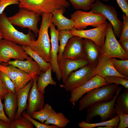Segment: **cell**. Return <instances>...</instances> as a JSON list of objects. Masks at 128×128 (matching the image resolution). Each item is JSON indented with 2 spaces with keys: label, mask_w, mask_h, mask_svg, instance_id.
<instances>
[{
  "label": "cell",
  "mask_w": 128,
  "mask_h": 128,
  "mask_svg": "<svg viewBox=\"0 0 128 128\" xmlns=\"http://www.w3.org/2000/svg\"><path fill=\"white\" fill-rule=\"evenodd\" d=\"M74 36L70 32L69 30H63L59 32V41L60 45L57 55L58 60L63 57V52L68 41Z\"/></svg>",
  "instance_id": "4dcf8cb0"
},
{
  "label": "cell",
  "mask_w": 128,
  "mask_h": 128,
  "mask_svg": "<svg viewBox=\"0 0 128 128\" xmlns=\"http://www.w3.org/2000/svg\"><path fill=\"white\" fill-rule=\"evenodd\" d=\"M3 38L1 32H0V40Z\"/></svg>",
  "instance_id": "7dc6e473"
},
{
  "label": "cell",
  "mask_w": 128,
  "mask_h": 128,
  "mask_svg": "<svg viewBox=\"0 0 128 128\" xmlns=\"http://www.w3.org/2000/svg\"><path fill=\"white\" fill-rule=\"evenodd\" d=\"M84 52L89 64L96 67L101 56V47L90 39H84Z\"/></svg>",
  "instance_id": "ffe728a7"
},
{
  "label": "cell",
  "mask_w": 128,
  "mask_h": 128,
  "mask_svg": "<svg viewBox=\"0 0 128 128\" xmlns=\"http://www.w3.org/2000/svg\"><path fill=\"white\" fill-rule=\"evenodd\" d=\"M91 9L93 13L101 14L108 19L112 25L115 36L119 38L123 22L119 19L117 11L114 7L104 4L100 0H96L92 4Z\"/></svg>",
  "instance_id": "30bf717a"
},
{
  "label": "cell",
  "mask_w": 128,
  "mask_h": 128,
  "mask_svg": "<svg viewBox=\"0 0 128 128\" xmlns=\"http://www.w3.org/2000/svg\"><path fill=\"white\" fill-rule=\"evenodd\" d=\"M63 57L73 60L86 58L83 38L76 36L70 38L65 47Z\"/></svg>",
  "instance_id": "9a60e30c"
},
{
  "label": "cell",
  "mask_w": 128,
  "mask_h": 128,
  "mask_svg": "<svg viewBox=\"0 0 128 128\" xmlns=\"http://www.w3.org/2000/svg\"><path fill=\"white\" fill-rule=\"evenodd\" d=\"M42 20L38 32V37L37 40L33 41L29 46L45 61L50 63L51 60V46L48 29L52 23V14H42Z\"/></svg>",
  "instance_id": "6da1fadb"
},
{
  "label": "cell",
  "mask_w": 128,
  "mask_h": 128,
  "mask_svg": "<svg viewBox=\"0 0 128 128\" xmlns=\"http://www.w3.org/2000/svg\"><path fill=\"white\" fill-rule=\"evenodd\" d=\"M58 64L62 82L64 84L71 72L89 64V63L86 58L73 60L63 57L58 60Z\"/></svg>",
  "instance_id": "ac0fdd59"
},
{
  "label": "cell",
  "mask_w": 128,
  "mask_h": 128,
  "mask_svg": "<svg viewBox=\"0 0 128 128\" xmlns=\"http://www.w3.org/2000/svg\"><path fill=\"white\" fill-rule=\"evenodd\" d=\"M97 128H113V127L111 126H105L104 127H97Z\"/></svg>",
  "instance_id": "bcb514c9"
},
{
  "label": "cell",
  "mask_w": 128,
  "mask_h": 128,
  "mask_svg": "<svg viewBox=\"0 0 128 128\" xmlns=\"http://www.w3.org/2000/svg\"><path fill=\"white\" fill-rule=\"evenodd\" d=\"M65 10H56L52 13V23L57 27L59 32L63 30H70L73 28L74 21L65 17L63 15Z\"/></svg>",
  "instance_id": "603a6c76"
},
{
  "label": "cell",
  "mask_w": 128,
  "mask_h": 128,
  "mask_svg": "<svg viewBox=\"0 0 128 128\" xmlns=\"http://www.w3.org/2000/svg\"><path fill=\"white\" fill-rule=\"evenodd\" d=\"M119 118L118 128H127L128 127V114H123L115 112Z\"/></svg>",
  "instance_id": "f35d334b"
},
{
  "label": "cell",
  "mask_w": 128,
  "mask_h": 128,
  "mask_svg": "<svg viewBox=\"0 0 128 128\" xmlns=\"http://www.w3.org/2000/svg\"><path fill=\"white\" fill-rule=\"evenodd\" d=\"M10 123L0 119V128H9Z\"/></svg>",
  "instance_id": "f6af8a7d"
},
{
  "label": "cell",
  "mask_w": 128,
  "mask_h": 128,
  "mask_svg": "<svg viewBox=\"0 0 128 128\" xmlns=\"http://www.w3.org/2000/svg\"><path fill=\"white\" fill-rule=\"evenodd\" d=\"M4 99V107L6 113L11 121L15 119L18 107L16 94L9 92Z\"/></svg>",
  "instance_id": "cb8c5ba5"
},
{
  "label": "cell",
  "mask_w": 128,
  "mask_h": 128,
  "mask_svg": "<svg viewBox=\"0 0 128 128\" xmlns=\"http://www.w3.org/2000/svg\"><path fill=\"white\" fill-rule=\"evenodd\" d=\"M96 67L89 64L72 72L65 84L60 86L69 91L82 85L97 75Z\"/></svg>",
  "instance_id": "ba28073f"
},
{
  "label": "cell",
  "mask_w": 128,
  "mask_h": 128,
  "mask_svg": "<svg viewBox=\"0 0 128 128\" xmlns=\"http://www.w3.org/2000/svg\"><path fill=\"white\" fill-rule=\"evenodd\" d=\"M70 121L62 112L56 113L54 110L44 123L47 125H55L59 128H65Z\"/></svg>",
  "instance_id": "484cf974"
},
{
  "label": "cell",
  "mask_w": 128,
  "mask_h": 128,
  "mask_svg": "<svg viewBox=\"0 0 128 128\" xmlns=\"http://www.w3.org/2000/svg\"><path fill=\"white\" fill-rule=\"evenodd\" d=\"M49 27L51 36V60L50 63L52 71L55 73L57 80L60 81L62 79V75L60 71L58 64L57 54L59 52V31L56 29L55 26L52 23Z\"/></svg>",
  "instance_id": "e0dca14e"
},
{
  "label": "cell",
  "mask_w": 128,
  "mask_h": 128,
  "mask_svg": "<svg viewBox=\"0 0 128 128\" xmlns=\"http://www.w3.org/2000/svg\"><path fill=\"white\" fill-rule=\"evenodd\" d=\"M20 8L36 12L41 15L43 14H52L59 9L65 10L70 5L67 0H18Z\"/></svg>",
  "instance_id": "5b68a950"
},
{
  "label": "cell",
  "mask_w": 128,
  "mask_h": 128,
  "mask_svg": "<svg viewBox=\"0 0 128 128\" xmlns=\"http://www.w3.org/2000/svg\"><path fill=\"white\" fill-rule=\"evenodd\" d=\"M106 84L104 78L97 75L85 83L71 90L69 101L74 106L84 94L95 88Z\"/></svg>",
  "instance_id": "5bb4252c"
},
{
  "label": "cell",
  "mask_w": 128,
  "mask_h": 128,
  "mask_svg": "<svg viewBox=\"0 0 128 128\" xmlns=\"http://www.w3.org/2000/svg\"><path fill=\"white\" fill-rule=\"evenodd\" d=\"M18 0H0V15L8 6L13 4H18Z\"/></svg>",
  "instance_id": "ab89813d"
},
{
  "label": "cell",
  "mask_w": 128,
  "mask_h": 128,
  "mask_svg": "<svg viewBox=\"0 0 128 128\" xmlns=\"http://www.w3.org/2000/svg\"><path fill=\"white\" fill-rule=\"evenodd\" d=\"M54 110L49 104L46 103L44 105L42 109L38 111L34 112L31 117L33 119L38 120L41 123H44Z\"/></svg>",
  "instance_id": "f546056e"
},
{
  "label": "cell",
  "mask_w": 128,
  "mask_h": 128,
  "mask_svg": "<svg viewBox=\"0 0 128 128\" xmlns=\"http://www.w3.org/2000/svg\"><path fill=\"white\" fill-rule=\"evenodd\" d=\"M107 1L109 0H101ZM120 8L123 13L128 16V0H116Z\"/></svg>",
  "instance_id": "60d3db41"
},
{
  "label": "cell",
  "mask_w": 128,
  "mask_h": 128,
  "mask_svg": "<svg viewBox=\"0 0 128 128\" xmlns=\"http://www.w3.org/2000/svg\"><path fill=\"white\" fill-rule=\"evenodd\" d=\"M9 128H32L33 125L22 115L19 118L14 119L10 123Z\"/></svg>",
  "instance_id": "d6a6232c"
},
{
  "label": "cell",
  "mask_w": 128,
  "mask_h": 128,
  "mask_svg": "<svg viewBox=\"0 0 128 128\" xmlns=\"http://www.w3.org/2000/svg\"><path fill=\"white\" fill-rule=\"evenodd\" d=\"M114 107L115 112L128 114V89H124L123 92L118 95Z\"/></svg>",
  "instance_id": "4316f807"
},
{
  "label": "cell",
  "mask_w": 128,
  "mask_h": 128,
  "mask_svg": "<svg viewBox=\"0 0 128 128\" xmlns=\"http://www.w3.org/2000/svg\"><path fill=\"white\" fill-rule=\"evenodd\" d=\"M26 59L25 61L16 59L10 61L8 62L7 65H13L30 74L39 76L42 73L38 64L35 61H33L31 56L28 57Z\"/></svg>",
  "instance_id": "44dd1931"
},
{
  "label": "cell",
  "mask_w": 128,
  "mask_h": 128,
  "mask_svg": "<svg viewBox=\"0 0 128 128\" xmlns=\"http://www.w3.org/2000/svg\"><path fill=\"white\" fill-rule=\"evenodd\" d=\"M113 65L120 74L128 77V59L119 60L116 58H111Z\"/></svg>",
  "instance_id": "1f68e13d"
},
{
  "label": "cell",
  "mask_w": 128,
  "mask_h": 128,
  "mask_svg": "<svg viewBox=\"0 0 128 128\" xmlns=\"http://www.w3.org/2000/svg\"><path fill=\"white\" fill-rule=\"evenodd\" d=\"M118 42L122 48L128 53V40L124 39Z\"/></svg>",
  "instance_id": "ee69618b"
},
{
  "label": "cell",
  "mask_w": 128,
  "mask_h": 128,
  "mask_svg": "<svg viewBox=\"0 0 128 128\" xmlns=\"http://www.w3.org/2000/svg\"><path fill=\"white\" fill-rule=\"evenodd\" d=\"M101 49V56L121 59H128V53L122 48L117 40L110 23H108L104 43Z\"/></svg>",
  "instance_id": "52a82bcc"
},
{
  "label": "cell",
  "mask_w": 128,
  "mask_h": 128,
  "mask_svg": "<svg viewBox=\"0 0 128 128\" xmlns=\"http://www.w3.org/2000/svg\"><path fill=\"white\" fill-rule=\"evenodd\" d=\"M119 85L113 83L108 84L88 92L79 102V110L81 111L87 108L91 105L96 102L111 100Z\"/></svg>",
  "instance_id": "3957f363"
},
{
  "label": "cell",
  "mask_w": 128,
  "mask_h": 128,
  "mask_svg": "<svg viewBox=\"0 0 128 128\" xmlns=\"http://www.w3.org/2000/svg\"><path fill=\"white\" fill-rule=\"evenodd\" d=\"M122 17L123 19V26L119 41L124 39L128 40V16L123 13Z\"/></svg>",
  "instance_id": "8d00e7d4"
},
{
  "label": "cell",
  "mask_w": 128,
  "mask_h": 128,
  "mask_svg": "<svg viewBox=\"0 0 128 128\" xmlns=\"http://www.w3.org/2000/svg\"><path fill=\"white\" fill-rule=\"evenodd\" d=\"M6 13L0 15V32L3 38L15 42L22 46H29L35 40L33 33L29 30L27 34L20 32L14 27L8 20Z\"/></svg>",
  "instance_id": "277c9868"
},
{
  "label": "cell",
  "mask_w": 128,
  "mask_h": 128,
  "mask_svg": "<svg viewBox=\"0 0 128 128\" xmlns=\"http://www.w3.org/2000/svg\"><path fill=\"white\" fill-rule=\"evenodd\" d=\"M38 76L35 75L33 79V84L30 90L28 96V104L27 113L31 117L34 112L42 109L44 104V94L39 91L37 87Z\"/></svg>",
  "instance_id": "2e32d148"
},
{
  "label": "cell",
  "mask_w": 128,
  "mask_h": 128,
  "mask_svg": "<svg viewBox=\"0 0 128 128\" xmlns=\"http://www.w3.org/2000/svg\"><path fill=\"white\" fill-rule=\"evenodd\" d=\"M22 114L30 121L36 128H59L58 126L55 125H50L39 123L34 119L27 113L23 112Z\"/></svg>",
  "instance_id": "74e56055"
},
{
  "label": "cell",
  "mask_w": 128,
  "mask_h": 128,
  "mask_svg": "<svg viewBox=\"0 0 128 128\" xmlns=\"http://www.w3.org/2000/svg\"><path fill=\"white\" fill-rule=\"evenodd\" d=\"M22 46L26 53L38 64L42 73L46 72L51 66L50 63L45 61L37 53L32 50L28 46Z\"/></svg>",
  "instance_id": "f1b7e54d"
},
{
  "label": "cell",
  "mask_w": 128,
  "mask_h": 128,
  "mask_svg": "<svg viewBox=\"0 0 128 128\" xmlns=\"http://www.w3.org/2000/svg\"><path fill=\"white\" fill-rule=\"evenodd\" d=\"M40 14L23 8H20L18 12L7 18L13 25L23 28H27L34 33L35 36H38V22L40 19Z\"/></svg>",
  "instance_id": "8992f818"
},
{
  "label": "cell",
  "mask_w": 128,
  "mask_h": 128,
  "mask_svg": "<svg viewBox=\"0 0 128 128\" xmlns=\"http://www.w3.org/2000/svg\"><path fill=\"white\" fill-rule=\"evenodd\" d=\"M52 67L51 66L45 72L38 76L37 83V88L40 91L44 94L45 89L49 85H56V82L53 79L51 76Z\"/></svg>",
  "instance_id": "d4e9b609"
},
{
  "label": "cell",
  "mask_w": 128,
  "mask_h": 128,
  "mask_svg": "<svg viewBox=\"0 0 128 128\" xmlns=\"http://www.w3.org/2000/svg\"><path fill=\"white\" fill-rule=\"evenodd\" d=\"M28 55L20 45L4 39L0 40V64H7L11 59L23 60L28 58Z\"/></svg>",
  "instance_id": "8fae6325"
},
{
  "label": "cell",
  "mask_w": 128,
  "mask_h": 128,
  "mask_svg": "<svg viewBox=\"0 0 128 128\" xmlns=\"http://www.w3.org/2000/svg\"><path fill=\"white\" fill-rule=\"evenodd\" d=\"M75 9H82L87 11L91 9L95 0H69Z\"/></svg>",
  "instance_id": "836d02e7"
},
{
  "label": "cell",
  "mask_w": 128,
  "mask_h": 128,
  "mask_svg": "<svg viewBox=\"0 0 128 128\" xmlns=\"http://www.w3.org/2000/svg\"><path fill=\"white\" fill-rule=\"evenodd\" d=\"M104 79L107 84L113 83L120 85L125 88L128 89V79L115 76H107Z\"/></svg>",
  "instance_id": "d590c367"
},
{
  "label": "cell",
  "mask_w": 128,
  "mask_h": 128,
  "mask_svg": "<svg viewBox=\"0 0 128 128\" xmlns=\"http://www.w3.org/2000/svg\"><path fill=\"white\" fill-rule=\"evenodd\" d=\"M0 71L6 74L12 80L15 86L16 94L36 75L29 74L11 65L5 66L0 64Z\"/></svg>",
  "instance_id": "4fadbf2b"
},
{
  "label": "cell",
  "mask_w": 128,
  "mask_h": 128,
  "mask_svg": "<svg viewBox=\"0 0 128 128\" xmlns=\"http://www.w3.org/2000/svg\"><path fill=\"white\" fill-rule=\"evenodd\" d=\"M123 89L119 86L112 99L110 101L96 102L91 105L87 108V115L85 122L90 123L93 119L99 116L101 122L110 119L116 115L114 104L116 98Z\"/></svg>",
  "instance_id": "7a4b0ae2"
},
{
  "label": "cell",
  "mask_w": 128,
  "mask_h": 128,
  "mask_svg": "<svg viewBox=\"0 0 128 128\" xmlns=\"http://www.w3.org/2000/svg\"><path fill=\"white\" fill-rule=\"evenodd\" d=\"M0 79L3 85L9 92L16 94L15 86L12 80L6 74L0 71Z\"/></svg>",
  "instance_id": "e575fe53"
},
{
  "label": "cell",
  "mask_w": 128,
  "mask_h": 128,
  "mask_svg": "<svg viewBox=\"0 0 128 128\" xmlns=\"http://www.w3.org/2000/svg\"><path fill=\"white\" fill-rule=\"evenodd\" d=\"M119 121V117L116 114L115 117L111 119L98 123H88L85 122V121L83 120L78 123V126L80 128H93L96 127L103 126H111L113 128H116L118 127Z\"/></svg>",
  "instance_id": "83f0119b"
},
{
  "label": "cell",
  "mask_w": 128,
  "mask_h": 128,
  "mask_svg": "<svg viewBox=\"0 0 128 128\" xmlns=\"http://www.w3.org/2000/svg\"><path fill=\"white\" fill-rule=\"evenodd\" d=\"M96 73L98 75L104 78L111 76H115L128 79V77L119 73L114 68L110 58L104 55L101 56L96 67Z\"/></svg>",
  "instance_id": "d6986e66"
},
{
  "label": "cell",
  "mask_w": 128,
  "mask_h": 128,
  "mask_svg": "<svg viewBox=\"0 0 128 128\" xmlns=\"http://www.w3.org/2000/svg\"><path fill=\"white\" fill-rule=\"evenodd\" d=\"M70 19L75 23L73 28L79 30H84L88 26L98 27L105 23L107 19L101 14L94 13L91 11L86 12L81 10L72 14Z\"/></svg>",
  "instance_id": "9c48e42d"
},
{
  "label": "cell",
  "mask_w": 128,
  "mask_h": 128,
  "mask_svg": "<svg viewBox=\"0 0 128 128\" xmlns=\"http://www.w3.org/2000/svg\"><path fill=\"white\" fill-rule=\"evenodd\" d=\"M0 96V119L10 123L11 122L9 119L5 115L4 110V105L2 104Z\"/></svg>",
  "instance_id": "b9f144b4"
},
{
  "label": "cell",
  "mask_w": 128,
  "mask_h": 128,
  "mask_svg": "<svg viewBox=\"0 0 128 128\" xmlns=\"http://www.w3.org/2000/svg\"><path fill=\"white\" fill-rule=\"evenodd\" d=\"M9 92V91L3 85L0 79V96L1 99H4Z\"/></svg>",
  "instance_id": "7bdbcfd3"
},
{
  "label": "cell",
  "mask_w": 128,
  "mask_h": 128,
  "mask_svg": "<svg viewBox=\"0 0 128 128\" xmlns=\"http://www.w3.org/2000/svg\"><path fill=\"white\" fill-rule=\"evenodd\" d=\"M33 83L32 79L25 86L20 89L16 93L18 109L15 119H18L20 117L23 111L27 109L28 95Z\"/></svg>",
  "instance_id": "7402d4cb"
},
{
  "label": "cell",
  "mask_w": 128,
  "mask_h": 128,
  "mask_svg": "<svg viewBox=\"0 0 128 128\" xmlns=\"http://www.w3.org/2000/svg\"><path fill=\"white\" fill-rule=\"evenodd\" d=\"M108 23L106 21L100 26L92 29L79 30L73 28L70 31L74 36L90 40L101 48L104 43Z\"/></svg>",
  "instance_id": "7c38bea8"
}]
</instances>
